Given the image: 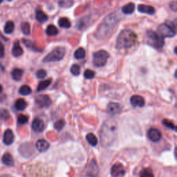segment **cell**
I'll return each mask as SVG.
<instances>
[{
    "instance_id": "cell-24",
    "label": "cell",
    "mask_w": 177,
    "mask_h": 177,
    "mask_svg": "<svg viewBox=\"0 0 177 177\" xmlns=\"http://www.w3.org/2000/svg\"><path fill=\"white\" fill-rule=\"evenodd\" d=\"M86 139L87 142H88V144L91 145L93 147H95L96 146L98 143V138L95 136L92 133H89L86 136Z\"/></svg>"
},
{
    "instance_id": "cell-32",
    "label": "cell",
    "mask_w": 177,
    "mask_h": 177,
    "mask_svg": "<svg viewBox=\"0 0 177 177\" xmlns=\"http://www.w3.org/2000/svg\"><path fill=\"white\" fill-rule=\"evenodd\" d=\"M70 71H71V73H72L73 76H79L80 72H81L80 67L78 65V64H73V65L71 67Z\"/></svg>"
},
{
    "instance_id": "cell-30",
    "label": "cell",
    "mask_w": 177,
    "mask_h": 177,
    "mask_svg": "<svg viewBox=\"0 0 177 177\" xmlns=\"http://www.w3.org/2000/svg\"><path fill=\"white\" fill-rule=\"evenodd\" d=\"M14 28H15V25L14 23H13L12 21H8L6 22V24L4 26V32L6 34H11L13 33V30H14Z\"/></svg>"
},
{
    "instance_id": "cell-35",
    "label": "cell",
    "mask_w": 177,
    "mask_h": 177,
    "mask_svg": "<svg viewBox=\"0 0 177 177\" xmlns=\"http://www.w3.org/2000/svg\"><path fill=\"white\" fill-rule=\"evenodd\" d=\"M73 0H61L59 2L60 6L62 8H69L73 5Z\"/></svg>"
},
{
    "instance_id": "cell-21",
    "label": "cell",
    "mask_w": 177,
    "mask_h": 177,
    "mask_svg": "<svg viewBox=\"0 0 177 177\" xmlns=\"http://www.w3.org/2000/svg\"><path fill=\"white\" fill-rule=\"evenodd\" d=\"M51 82H52L51 79L41 81L40 83L38 84V86H37V92H39V91H42L43 90H45L46 88H47L50 86V84H51Z\"/></svg>"
},
{
    "instance_id": "cell-13",
    "label": "cell",
    "mask_w": 177,
    "mask_h": 177,
    "mask_svg": "<svg viewBox=\"0 0 177 177\" xmlns=\"http://www.w3.org/2000/svg\"><path fill=\"white\" fill-rule=\"evenodd\" d=\"M15 136L11 129H8L4 131L3 136V142L6 145H11L14 142Z\"/></svg>"
},
{
    "instance_id": "cell-29",
    "label": "cell",
    "mask_w": 177,
    "mask_h": 177,
    "mask_svg": "<svg viewBox=\"0 0 177 177\" xmlns=\"http://www.w3.org/2000/svg\"><path fill=\"white\" fill-rule=\"evenodd\" d=\"M58 24L62 28L69 29L71 27V22L69 19L66 18H60L58 20Z\"/></svg>"
},
{
    "instance_id": "cell-46",
    "label": "cell",
    "mask_w": 177,
    "mask_h": 177,
    "mask_svg": "<svg viewBox=\"0 0 177 177\" xmlns=\"http://www.w3.org/2000/svg\"><path fill=\"white\" fill-rule=\"evenodd\" d=\"M2 2H3V0H0V4H1Z\"/></svg>"
},
{
    "instance_id": "cell-31",
    "label": "cell",
    "mask_w": 177,
    "mask_h": 177,
    "mask_svg": "<svg viewBox=\"0 0 177 177\" xmlns=\"http://www.w3.org/2000/svg\"><path fill=\"white\" fill-rule=\"evenodd\" d=\"M140 177H154V175L150 168H145L140 172Z\"/></svg>"
},
{
    "instance_id": "cell-19",
    "label": "cell",
    "mask_w": 177,
    "mask_h": 177,
    "mask_svg": "<svg viewBox=\"0 0 177 177\" xmlns=\"http://www.w3.org/2000/svg\"><path fill=\"white\" fill-rule=\"evenodd\" d=\"M24 51H23V49L21 46H20L18 42H17L15 43L14 46L13 47V49H12V54L13 56L14 57H19L21 56L22 54H23Z\"/></svg>"
},
{
    "instance_id": "cell-1",
    "label": "cell",
    "mask_w": 177,
    "mask_h": 177,
    "mask_svg": "<svg viewBox=\"0 0 177 177\" xmlns=\"http://www.w3.org/2000/svg\"><path fill=\"white\" fill-rule=\"evenodd\" d=\"M117 122L114 120L105 121L100 130V143L104 148H109L114 143L117 137Z\"/></svg>"
},
{
    "instance_id": "cell-5",
    "label": "cell",
    "mask_w": 177,
    "mask_h": 177,
    "mask_svg": "<svg viewBox=\"0 0 177 177\" xmlns=\"http://www.w3.org/2000/svg\"><path fill=\"white\" fill-rule=\"evenodd\" d=\"M148 44L156 49H161L164 46V37H163L159 33H156L152 30H148L147 31Z\"/></svg>"
},
{
    "instance_id": "cell-12",
    "label": "cell",
    "mask_w": 177,
    "mask_h": 177,
    "mask_svg": "<svg viewBox=\"0 0 177 177\" xmlns=\"http://www.w3.org/2000/svg\"><path fill=\"white\" fill-rule=\"evenodd\" d=\"M131 105L134 107H142L145 105V99L139 95H134L130 98Z\"/></svg>"
},
{
    "instance_id": "cell-45",
    "label": "cell",
    "mask_w": 177,
    "mask_h": 177,
    "mask_svg": "<svg viewBox=\"0 0 177 177\" xmlns=\"http://www.w3.org/2000/svg\"><path fill=\"white\" fill-rule=\"evenodd\" d=\"M0 177H8L7 175H3V176H1Z\"/></svg>"
},
{
    "instance_id": "cell-15",
    "label": "cell",
    "mask_w": 177,
    "mask_h": 177,
    "mask_svg": "<svg viewBox=\"0 0 177 177\" xmlns=\"http://www.w3.org/2000/svg\"><path fill=\"white\" fill-rule=\"evenodd\" d=\"M45 127L44 125V122L42 120V119L36 118L33 120L32 122V129L34 131L37 133H40L42 132Z\"/></svg>"
},
{
    "instance_id": "cell-33",
    "label": "cell",
    "mask_w": 177,
    "mask_h": 177,
    "mask_svg": "<svg viewBox=\"0 0 177 177\" xmlns=\"http://www.w3.org/2000/svg\"><path fill=\"white\" fill-rule=\"evenodd\" d=\"M65 125H66V121H64V119H60V120L57 121V122H55V124H54V128L57 131H60L61 129H62L64 127Z\"/></svg>"
},
{
    "instance_id": "cell-25",
    "label": "cell",
    "mask_w": 177,
    "mask_h": 177,
    "mask_svg": "<svg viewBox=\"0 0 177 177\" xmlns=\"http://www.w3.org/2000/svg\"><path fill=\"white\" fill-rule=\"evenodd\" d=\"M36 19L40 23H44L48 20V16L42 11H37L35 15Z\"/></svg>"
},
{
    "instance_id": "cell-26",
    "label": "cell",
    "mask_w": 177,
    "mask_h": 177,
    "mask_svg": "<svg viewBox=\"0 0 177 177\" xmlns=\"http://www.w3.org/2000/svg\"><path fill=\"white\" fill-rule=\"evenodd\" d=\"M86 56V52L83 48H78L74 53L75 58L77 60H83Z\"/></svg>"
},
{
    "instance_id": "cell-20",
    "label": "cell",
    "mask_w": 177,
    "mask_h": 177,
    "mask_svg": "<svg viewBox=\"0 0 177 177\" xmlns=\"http://www.w3.org/2000/svg\"><path fill=\"white\" fill-rule=\"evenodd\" d=\"M135 5L134 3H129V4L125 5L122 8V12L126 15H130L132 14L134 11Z\"/></svg>"
},
{
    "instance_id": "cell-18",
    "label": "cell",
    "mask_w": 177,
    "mask_h": 177,
    "mask_svg": "<svg viewBox=\"0 0 177 177\" xmlns=\"http://www.w3.org/2000/svg\"><path fill=\"white\" fill-rule=\"evenodd\" d=\"M2 161L3 164H4L8 167H12L14 165V159H13L12 155L8 152L5 153V154L2 156Z\"/></svg>"
},
{
    "instance_id": "cell-38",
    "label": "cell",
    "mask_w": 177,
    "mask_h": 177,
    "mask_svg": "<svg viewBox=\"0 0 177 177\" xmlns=\"http://www.w3.org/2000/svg\"><path fill=\"white\" fill-rule=\"evenodd\" d=\"M84 76L87 80H91L93 79L95 76V72L91 69H87L84 71Z\"/></svg>"
},
{
    "instance_id": "cell-37",
    "label": "cell",
    "mask_w": 177,
    "mask_h": 177,
    "mask_svg": "<svg viewBox=\"0 0 177 177\" xmlns=\"http://www.w3.org/2000/svg\"><path fill=\"white\" fill-rule=\"evenodd\" d=\"M29 121V117L26 115H19L18 118V124L22 125L27 123Z\"/></svg>"
},
{
    "instance_id": "cell-10",
    "label": "cell",
    "mask_w": 177,
    "mask_h": 177,
    "mask_svg": "<svg viewBox=\"0 0 177 177\" xmlns=\"http://www.w3.org/2000/svg\"><path fill=\"white\" fill-rule=\"evenodd\" d=\"M126 173L124 166L121 163H117L111 167L110 174L112 177H122Z\"/></svg>"
},
{
    "instance_id": "cell-6",
    "label": "cell",
    "mask_w": 177,
    "mask_h": 177,
    "mask_svg": "<svg viewBox=\"0 0 177 177\" xmlns=\"http://www.w3.org/2000/svg\"><path fill=\"white\" fill-rule=\"evenodd\" d=\"M158 32L163 37H173L176 35V26L173 22L162 24L158 26Z\"/></svg>"
},
{
    "instance_id": "cell-11",
    "label": "cell",
    "mask_w": 177,
    "mask_h": 177,
    "mask_svg": "<svg viewBox=\"0 0 177 177\" xmlns=\"http://www.w3.org/2000/svg\"><path fill=\"white\" fill-rule=\"evenodd\" d=\"M148 137L151 141L157 142L161 139V133L158 129L155 128H150L148 131Z\"/></svg>"
},
{
    "instance_id": "cell-42",
    "label": "cell",
    "mask_w": 177,
    "mask_h": 177,
    "mask_svg": "<svg viewBox=\"0 0 177 177\" xmlns=\"http://www.w3.org/2000/svg\"><path fill=\"white\" fill-rule=\"evenodd\" d=\"M169 7L171 8L173 11L176 12V8H177V4L176 1H173L169 4Z\"/></svg>"
},
{
    "instance_id": "cell-39",
    "label": "cell",
    "mask_w": 177,
    "mask_h": 177,
    "mask_svg": "<svg viewBox=\"0 0 177 177\" xmlns=\"http://www.w3.org/2000/svg\"><path fill=\"white\" fill-rule=\"evenodd\" d=\"M22 42H23L24 44V45L27 47V48H29V49H32V50H34V51H37L36 48H35V46H34V44H33V43L31 42V41L28 40L23 39Z\"/></svg>"
},
{
    "instance_id": "cell-14",
    "label": "cell",
    "mask_w": 177,
    "mask_h": 177,
    "mask_svg": "<svg viewBox=\"0 0 177 177\" xmlns=\"http://www.w3.org/2000/svg\"><path fill=\"white\" fill-rule=\"evenodd\" d=\"M122 111V107L120 104L116 103H110L107 105V111L111 115H116Z\"/></svg>"
},
{
    "instance_id": "cell-36",
    "label": "cell",
    "mask_w": 177,
    "mask_h": 177,
    "mask_svg": "<svg viewBox=\"0 0 177 177\" xmlns=\"http://www.w3.org/2000/svg\"><path fill=\"white\" fill-rule=\"evenodd\" d=\"M163 124L164 126H165L166 127H168L170 129H172V130H174V131H176V127H175V125L173 123V122L172 121H170L169 120H168V119H164V120L163 121Z\"/></svg>"
},
{
    "instance_id": "cell-40",
    "label": "cell",
    "mask_w": 177,
    "mask_h": 177,
    "mask_svg": "<svg viewBox=\"0 0 177 177\" xmlns=\"http://www.w3.org/2000/svg\"><path fill=\"white\" fill-rule=\"evenodd\" d=\"M36 76L40 79H43L46 76V71L44 69H40L36 72Z\"/></svg>"
},
{
    "instance_id": "cell-44",
    "label": "cell",
    "mask_w": 177,
    "mask_h": 177,
    "mask_svg": "<svg viewBox=\"0 0 177 177\" xmlns=\"http://www.w3.org/2000/svg\"><path fill=\"white\" fill-rule=\"evenodd\" d=\"M2 91H3V88H2V86L1 84H0V94H1L2 92Z\"/></svg>"
},
{
    "instance_id": "cell-7",
    "label": "cell",
    "mask_w": 177,
    "mask_h": 177,
    "mask_svg": "<svg viewBox=\"0 0 177 177\" xmlns=\"http://www.w3.org/2000/svg\"><path fill=\"white\" fill-rule=\"evenodd\" d=\"M110 54L105 50H100L95 52L93 55V63L97 67H104L110 58Z\"/></svg>"
},
{
    "instance_id": "cell-34",
    "label": "cell",
    "mask_w": 177,
    "mask_h": 177,
    "mask_svg": "<svg viewBox=\"0 0 177 177\" xmlns=\"http://www.w3.org/2000/svg\"><path fill=\"white\" fill-rule=\"evenodd\" d=\"M21 29L24 35H29L30 33V26L28 22H23L21 25Z\"/></svg>"
},
{
    "instance_id": "cell-9",
    "label": "cell",
    "mask_w": 177,
    "mask_h": 177,
    "mask_svg": "<svg viewBox=\"0 0 177 177\" xmlns=\"http://www.w3.org/2000/svg\"><path fill=\"white\" fill-rule=\"evenodd\" d=\"M98 173H99V168L96 161L94 159L91 160L86 169L85 176L87 177H96Z\"/></svg>"
},
{
    "instance_id": "cell-41",
    "label": "cell",
    "mask_w": 177,
    "mask_h": 177,
    "mask_svg": "<svg viewBox=\"0 0 177 177\" xmlns=\"http://www.w3.org/2000/svg\"><path fill=\"white\" fill-rule=\"evenodd\" d=\"M0 115H1V117L4 119H6L9 117V112L6 110H3L0 112Z\"/></svg>"
},
{
    "instance_id": "cell-22",
    "label": "cell",
    "mask_w": 177,
    "mask_h": 177,
    "mask_svg": "<svg viewBox=\"0 0 177 177\" xmlns=\"http://www.w3.org/2000/svg\"><path fill=\"white\" fill-rule=\"evenodd\" d=\"M27 107V103L25 100L22 99V98H19V99L17 100L15 103V107L17 110L18 111H23Z\"/></svg>"
},
{
    "instance_id": "cell-16",
    "label": "cell",
    "mask_w": 177,
    "mask_h": 177,
    "mask_svg": "<svg viewBox=\"0 0 177 177\" xmlns=\"http://www.w3.org/2000/svg\"><path fill=\"white\" fill-rule=\"evenodd\" d=\"M35 147L40 152H44L47 151L50 147V144L44 139H40L37 141Z\"/></svg>"
},
{
    "instance_id": "cell-8",
    "label": "cell",
    "mask_w": 177,
    "mask_h": 177,
    "mask_svg": "<svg viewBox=\"0 0 177 177\" xmlns=\"http://www.w3.org/2000/svg\"><path fill=\"white\" fill-rule=\"evenodd\" d=\"M35 103L37 107L40 109L47 108L51 105V100L47 95H40L35 98Z\"/></svg>"
},
{
    "instance_id": "cell-28",
    "label": "cell",
    "mask_w": 177,
    "mask_h": 177,
    "mask_svg": "<svg viewBox=\"0 0 177 177\" xmlns=\"http://www.w3.org/2000/svg\"><path fill=\"white\" fill-rule=\"evenodd\" d=\"M19 93L22 95V96H29V95L32 93V89L28 85H22L19 88Z\"/></svg>"
},
{
    "instance_id": "cell-43",
    "label": "cell",
    "mask_w": 177,
    "mask_h": 177,
    "mask_svg": "<svg viewBox=\"0 0 177 177\" xmlns=\"http://www.w3.org/2000/svg\"><path fill=\"white\" fill-rule=\"evenodd\" d=\"M4 56V46L0 42V57H3Z\"/></svg>"
},
{
    "instance_id": "cell-3",
    "label": "cell",
    "mask_w": 177,
    "mask_h": 177,
    "mask_svg": "<svg viewBox=\"0 0 177 177\" xmlns=\"http://www.w3.org/2000/svg\"><path fill=\"white\" fill-rule=\"evenodd\" d=\"M137 42V35L129 29L122 30L116 40V47L118 49H127L134 45Z\"/></svg>"
},
{
    "instance_id": "cell-47",
    "label": "cell",
    "mask_w": 177,
    "mask_h": 177,
    "mask_svg": "<svg viewBox=\"0 0 177 177\" xmlns=\"http://www.w3.org/2000/svg\"><path fill=\"white\" fill-rule=\"evenodd\" d=\"M8 1H12V0H8Z\"/></svg>"
},
{
    "instance_id": "cell-23",
    "label": "cell",
    "mask_w": 177,
    "mask_h": 177,
    "mask_svg": "<svg viewBox=\"0 0 177 177\" xmlns=\"http://www.w3.org/2000/svg\"><path fill=\"white\" fill-rule=\"evenodd\" d=\"M23 73H24V71L22 69H18V68L14 69L11 72V76H12L13 79L15 81H19L22 79Z\"/></svg>"
},
{
    "instance_id": "cell-2",
    "label": "cell",
    "mask_w": 177,
    "mask_h": 177,
    "mask_svg": "<svg viewBox=\"0 0 177 177\" xmlns=\"http://www.w3.org/2000/svg\"><path fill=\"white\" fill-rule=\"evenodd\" d=\"M117 24V16L114 15V13L107 16L106 18H105L103 22H102L100 26H99V28H98L97 30L96 36L98 38L101 39L108 37L113 32Z\"/></svg>"
},
{
    "instance_id": "cell-4",
    "label": "cell",
    "mask_w": 177,
    "mask_h": 177,
    "mask_svg": "<svg viewBox=\"0 0 177 177\" xmlns=\"http://www.w3.org/2000/svg\"><path fill=\"white\" fill-rule=\"evenodd\" d=\"M66 54V49L63 46H57L52 51L44 57L43 62H59L62 60Z\"/></svg>"
},
{
    "instance_id": "cell-27",
    "label": "cell",
    "mask_w": 177,
    "mask_h": 177,
    "mask_svg": "<svg viewBox=\"0 0 177 177\" xmlns=\"http://www.w3.org/2000/svg\"><path fill=\"white\" fill-rule=\"evenodd\" d=\"M46 35H48L49 36H54L57 35V33H58V30H57V29L55 26L51 24L47 26V28L46 29Z\"/></svg>"
},
{
    "instance_id": "cell-17",
    "label": "cell",
    "mask_w": 177,
    "mask_h": 177,
    "mask_svg": "<svg viewBox=\"0 0 177 177\" xmlns=\"http://www.w3.org/2000/svg\"><path fill=\"white\" fill-rule=\"evenodd\" d=\"M138 11L141 13H145V14L152 15L155 13V9L152 6L140 4L138 6Z\"/></svg>"
}]
</instances>
